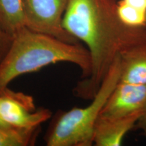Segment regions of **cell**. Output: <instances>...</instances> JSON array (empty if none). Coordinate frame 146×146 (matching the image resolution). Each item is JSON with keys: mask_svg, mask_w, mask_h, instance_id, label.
I'll list each match as a JSON object with an SVG mask.
<instances>
[{"mask_svg": "<svg viewBox=\"0 0 146 146\" xmlns=\"http://www.w3.org/2000/svg\"><path fill=\"white\" fill-rule=\"evenodd\" d=\"M117 0H68L64 29L83 42L91 56V72L74 88L76 96L92 100L118 56L146 41V27H128L117 14Z\"/></svg>", "mask_w": 146, "mask_h": 146, "instance_id": "cell-1", "label": "cell"}, {"mask_svg": "<svg viewBox=\"0 0 146 146\" xmlns=\"http://www.w3.org/2000/svg\"><path fill=\"white\" fill-rule=\"evenodd\" d=\"M59 62L78 66L83 71L82 79L90 74V54L81 43H69L25 27L14 36L0 63V92L18 76Z\"/></svg>", "mask_w": 146, "mask_h": 146, "instance_id": "cell-2", "label": "cell"}, {"mask_svg": "<svg viewBox=\"0 0 146 146\" xmlns=\"http://www.w3.org/2000/svg\"><path fill=\"white\" fill-rule=\"evenodd\" d=\"M120 56L110 68L92 102L85 108H73L58 117L46 137L48 146H91L96 125L106 102L120 80Z\"/></svg>", "mask_w": 146, "mask_h": 146, "instance_id": "cell-3", "label": "cell"}, {"mask_svg": "<svg viewBox=\"0 0 146 146\" xmlns=\"http://www.w3.org/2000/svg\"><path fill=\"white\" fill-rule=\"evenodd\" d=\"M68 0H23L26 27L72 43H80L64 29Z\"/></svg>", "mask_w": 146, "mask_h": 146, "instance_id": "cell-4", "label": "cell"}, {"mask_svg": "<svg viewBox=\"0 0 146 146\" xmlns=\"http://www.w3.org/2000/svg\"><path fill=\"white\" fill-rule=\"evenodd\" d=\"M0 114L10 127L18 130H35L52 116L48 109H36L32 96L8 87L0 92Z\"/></svg>", "mask_w": 146, "mask_h": 146, "instance_id": "cell-5", "label": "cell"}, {"mask_svg": "<svg viewBox=\"0 0 146 146\" xmlns=\"http://www.w3.org/2000/svg\"><path fill=\"white\" fill-rule=\"evenodd\" d=\"M146 110V85L118 82L106 102L100 116L116 117Z\"/></svg>", "mask_w": 146, "mask_h": 146, "instance_id": "cell-6", "label": "cell"}, {"mask_svg": "<svg viewBox=\"0 0 146 146\" xmlns=\"http://www.w3.org/2000/svg\"><path fill=\"white\" fill-rule=\"evenodd\" d=\"M143 112L116 117L100 116L96 125L94 143L97 146H119L127 133L134 129Z\"/></svg>", "mask_w": 146, "mask_h": 146, "instance_id": "cell-7", "label": "cell"}, {"mask_svg": "<svg viewBox=\"0 0 146 146\" xmlns=\"http://www.w3.org/2000/svg\"><path fill=\"white\" fill-rule=\"evenodd\" d=\"M120 83L146 85V41L120 55Z\"/></svg>", "mask_w": 146, "mask_h": 146, "instance_id": "cell-8", "label": "cell"}, {"mask_svg": "<svg viewBox=\"0 0 146 146\" xmlns=\"http://www.w3.org/2000/svg\"><path fill=\"white\" fill-rule=\"evenodd\" d=\"M25 27L23 0H0V29L13 38Z\"/></svg>", "mask_w": 146, "mask_h": 146, "instance_id": "cell-9", "label": "cell"}, {"mask_svg": "<svg viewBox=\"0 0 146 146\" xmlns=\"http://www.w3.org/2000/svg\"><path fill=\"white\" fill-rule=\"evenodd\" d=\"M116 10L118 18L124 25L136 28L146 27V10L131 6L122 0L117 2Z\"/></svg>", "mask_w": 146, "mask_h": 146, "instance_id": "cell-10", "label": "cell"}, {"mask_svg": "<svg viewBox=\"0 0 146 146\" xmlns=\"http://www.w3.org/2000/svg\"><path fill=\"white\" fill-rule=\"evenodd\" d=\"M37 130L8 132L0 129V146H27L34 143Z\"/></svg>", "mask_w": 146, "mask_h": 146, "instance_id": "cell-11", "label": "cell"}, {"mask_svg": "<svg viewBox=\"0 0 146 146\" xmlns=\"http://www.w3.org/2000/svg\"><path fill=\"white\" fill-rule=\"evenodd\" d=\"M12 40L13 38L9 36L0 29V63L8 52L12 44Z\"/></svg>", "mask_w": 146, "mask_h": 146, "instance_id": "cell-12", "label": "cell"}, {"mask_svg": "<svg viewBox=\"0 0 146 146\" xmlns=\"http://www.w3.org/2000/svg\"><path fill=\"white\" fill-rule=\"evenodd\" d=\"M136 129H139L142 131L143 135L146 138V110L143 112V114L140 116L135 127Z\"/></svg>", "mask_w": 146, "mask_h": 146, "instance_id": "cell-13", "label": "cell"}, {"mask_svg": "<svg viewBox=\"0 0 146 146\" xmlns=\"http://www.w3.org/2000/svg\"><path fill=\"white\" fill-rule=\"evenodd\" d=\"M131 6L146 10V0H122Z\"/></svg>", "mask_w": 146, "mask_h": 146, "instance_id": "cell-14", "label": "cell"}, {"mask_svg": "<svg viewBox=\"0 0 146 146\" xmlns=\"http://www.w3.org/2000/svg\"><path fill=\"white\" fill-rule=\"evenodd\" d=\"M0 129H2V130L8 131V132H17V131H29V130H18V129H15L12 127H10V125H8L4 120H3V118H1V114H0ZM36 130V129H35Z\"/></svg>", "mask_w": 146, "mask_h": 146, "instance_id": "cell-15", "label": "cell"}]
</instances>
